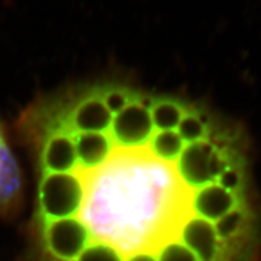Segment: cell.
Wrapping results in <instances>:
<instances>
[{
  "label": "cell",
  "mask_w": 261,
  "mask_h": 261,
  "mask_svg": "<svg viewBox=\"0 0 261 261\" xmlns=\"http://www.w3.org/2000/svg\"><path fill=\"white\" fill-rule=\"evenodd\" d=\"M217 182L226 190L237 194V191L241 189V185H242V175L236 168L227 167L221 173Z\"/></svg>",
  "instance_id": "9a60e30c"
},
{
  "label": "cell",
  "mask_w": 261,
  "mask_h": 261,
  "mask_svg": "<svg viewBox=\"0 0 261 261\" xmlns=\"http://www.w3.org/2000/svg\"><path fill=\"white\" fill-rule=\"evenodd\" d=\"M39 144V167L42 174L70 173L77 167L76 151L71 133L68 130H52L31 139Z\"/></svg>",
  "instance_id": "5b68a950"
},
{
  "label": "cell",
  "mask_w": 261,
  "mask_h": 261,
  "mask_svg": "<svg viewBox=\"0 0 261 261\" xmlns=\"http://www.w3.org/2000/svg\"><path fill=\"white\" fill-rule=\"evenodd\" d=\"M149 150L156 160L163 163H175L185 148L177 130H160L149 142Z\"/></svg>",
  "instance_id": "9c48e42d"
},
{
  "label": "cell",
  "mask_w": 261,
  "mask_h": 261,
  "mask_svg": "<svg viewBox=\"0 0 261 261\" xmlns=\"http://www.w3.org/2000/svg\"><path fill=\"white\" fill-rule=\"evenodd\" d=\"M227 167V161L219 148L208 139L185 145L175 162L178 178L190 190L217 182Z\"/></svg>",
  "instance_id": "7a4b0ae2"
},
{
  "label": "cell",
  "mask_w": 261,
  "mask_h": 261,
  "mask_svg": "<svg viewBox=\"0 0 261 261\" xmlns=\"http://www.w3.org/2000/svg\"><path fill=\"white\" fill-rule=\"evenodd\" d=\"M174 236L195 254L198 261H232V248L221 242L214 224L203 218L187 215L178 224Z\"/></svg>",
  "instance_id": "3957f363"
},
{
  "label": "cell",
  "mask_w": 261,
  "mask_h": 261,
  "mask_svg": "<svg viewBox=\"0 0 261 261\" xmlns=\"http://www.w3.org/2000/svg\"><path fill=\"white\" fill-rule=\"evenodd\" d=\"M102 99L104 104H106V107L108 108V110H109L114 116H115L116 114H119L121 110L125 109V108L130 103L128 96H127L125 92L119 90L109 91V92L104 94Z\"/></svg>",
  "instance_id": "5bb4252c"
},
{
  "label": "cell",
  "mask_w": 261,
  "mask_h": 261,
  "mask_svg": "<svg viewBox=\"0 0 261 261\" xmlns=\"http://www.w3.org/2000/svg\"><path fill=\"white\" fill-rule=\"evenodd\" d=\"M77 165L84 171H94L106 165L114 151V143L104 133H71Z\"/></svg>",
  "instance_id": "ba28073f"
},
{
  "label": "cell",
  "mask_w": 261,
  "mask_h": 261,
  "mask_svg": "<svg viewBox=\"0 0 261 261\" xmlns=\"http://www.w3.org/2000/svg\"><path fill=\"white\" fill-rule=\"evenodd\" d=\"M86 198V182L80 174L74 172L42 174L33 220L51 221L79 217Z\"/></svg>",
  "instance_id": "6da1fadb"
},
{
  "label": "cell",
  "mask_w": 261,
  "mask_h": 261,
  "mask_svg": "<svg viewBox=\"0 0 261 261\" xmlns=\"http://www.w3.org/2000/svg\"><path fill=\"white\" fill-rule=\"evenodd\" d=\"M247 221L248 215L246 211L242 208V205H240L218 220L217 223H214V227L221 242L232 248V242H236L246 231Z\"/></svg>",
  "instance_id": "30bf717a"
},
{
  "label": "cell",
  "mask_w": 261,
  "mask_h": 261,
  "mask_svg": "<svg viewBox=\"0 0 261 261\" xmlns=\"http://www.w3.org/2000/svg\"><path fill=\"white\" fill-rule=\"evenodd\" d=\"M240 205L237 194L226 190L218 182L198 189L191 198L192 214L213 224Z\"/></svg>",
  "instance_id": "52a82bcc"
},
{
  "label": "cell",
  "mask_w": 261,
  "mask_h": 261,
  "mask_svg": "<svg viewBox=\"0 0 261 261\" xmlns=\"http://www.w3.org/2000/svg\"><path fill=\"white\" fill-rule=\"evenodd\" d=\"M154 128L160 130H175L185 115L184 108L174 100L163 99L155 103L150 110Z\"/></svg>",
  "instance_id": "8fae6325"
},
{
  "label": "cell",
  "mask_w": 261,
  "mask_h": 261,
  "mask_svg": "<svg viewBox=\"0 0 261 261\" xmlns=\"http://www.w3.org/2000/svg\"><path fill=\"white\" fill-rule=\"evenodd\" d=\"M152 250L158 261H198L195 254L175 236L165 237Z\"/></svg>",
  "instance_id": "7c38bea8"
},
{
  "label": "cell",
  "mask_w": 261,
  "mask_h": 261,
  "mask_svg": "<svg viewBox=\"0 0 261 261\" xmlns=\"http://www.w3.org/2000/svg\"><path fill=\"white\" fill-rule=\"evenodd\" d=\"M178 135L180 136L182 142L187 144L200 142L205 139L207 136V127L203 121L195 114H185L181 121L177 127Z\"/></svg>",
  "instance_id": "4fadbf2b"
},
{
  "label": "cell",
  "mask_w": 261,
  "mask_h": 261,
  "mask_svg": "<svg viewBox=\"0 0 261 261\" xmlns=\"http://www.w3.org/2000/svg\"><path fill=\"white\" fill-rule=\"evenodd\" d=\"M154 130L149 108L142 103L130 102L114 116L110 138L119 148L138 149L149 144Z\"/></svg>",
  "instance_id": "277c9868"
},
{
  "label": "cell",
  "mask_w": 261,
  "mask_h": 261,
  "mask_svg": "<svg viewBox=\"0 0 261 261\" xmlns=\"http://www.w3.org/2000/svg\"><path fill=\"white\" fill-rule=\"evenodd\" d=\"M22 174L0 122V215L12 217L22 198Z\"/></svg>",
  "instance_id": "8992f818"
}]
</instances>
